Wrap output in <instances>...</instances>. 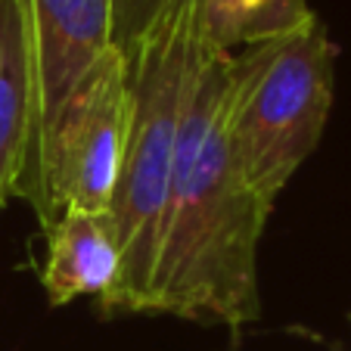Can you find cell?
<instances>
[{
  "label": "cell",
  "mask_w": 351,
  "mask_h": 351,
  "mask_svg": "<svg viewBox=\"0 0 351 351\" xmlns=\"http://www.w3.org/2000/svg\"><path fill=\"white\" fill-rule=\"evenodd\" d=\"M165 0H112V44L125 47L146 28Z\"/></svg>",
  "instance_id": "obj_9"
},
{
  "label": "cell",
  "mask_w": 351,
  "mask_h": 351,
  "mask_svg": "<svg viewBox=\"0 0 351 351\" xmlns=\"http://www.w3.org/2000/svg\"><path fill=\"white\" fill-rule=\"evenodd\" d=\"M227 56L199 38L146 311L233 330L258 320V239L274 208L243 180L224 128Z\"/></svg>",
  "instance_id": "obj_1"
},
{
  "label": "cell",
  "mask_w": 351,
  "mask_h": 351,
  "mask_svg": "<svg viewBox=\"0 0 351 351\" xmlns=\"http://www.w3.org/2000/svg\"><path fill=\"white\" fill-rule=\"evenodd\" d=\"M131 90L119 47H109L72 93L53 128L40 202L34 208L47 233L62 212L106 215L125 156Z\"/></svg>",
  "instance_id": "obj_4"
},
{
  "label": "cell",
  "mask_w": 351,
  "mask_h": 351,
  "mask_svg": "<svg viewBox=\"0 0 351 351\" xmlns=\"http://www.w3.org/2000/svg\"><path fill=\"white\" fill-rule=\"evenodd\" d=\"M47 265L40 283L50 305H66L78 295L103 298L119 280V249L106 215L62 212V218L47 233Z\"/></svg>",
  "instance_id": "obj_6"
},
{
  "label": "cell",
  "mask_w": 351,
  "mask_h": 351,
  "mask_svg": "<svg viewBox=\"0 0 351 351\" xmlns=\"http://www.w3.org/2000/svg\"><path fill=\"white\" fill-rule=\"evenodd\" d=\"M32 125L16 196L38 208L53 128L72 93L112 47V0H28Z\"/></svg>",
  "instance_id": "obj_5"
},
{
  "label": "cell",
  "mask_w": 351,
  "mask_h": 351,
  "mask_svg": "<svg viewBox=\"0 0 351 351\" xmlns=\"http://www.w3.org/2000/svg\"><path fill=\"white\" fill-rule=\"evenodd\" d=\"M336 44L317 16L227 56L224 128L239 174L265 206L317 149L332 109Z\"/></svg>",
  "instance_id": "obj_3"
},
{
  "label": "cell",
  "mask_w": 351,
  "mask_h": 351,
  "mask_svg": "<svg viewBox=\"0 0 351 351\" xmlns=\"http://www.w3.org/2000/svg\"><path fill=\"white\" fill-rule=\"evenodd\" d=\"M199 38V0H165L143 32L119 47L128 69L131 119L119 184L106 208L119 249V280L103 298L109 311H146Z\"/></svg>",
  "instance_id": "obj_2"
},
{
  "label": "cell",
  "mask_w": 351,
  "mask_h": 351,
  "mask_svg": "<svg viewBox=\"0 0 351 351\" xmlns=\"http://www.w3.org/2000/svg\"><path fill=\"white\" fill-rule=\"evenodd\" d=\"M32 125L28 0H0V212L16 196Z\"/></svg>",
  "instance_id": "obj_7"
},
{
  "label": "cell",
  "mask_w": 351,
  "mask_h": 351,
  "mask_svg": "<svg viewBox=\"0 0 351 351\" xmlns=\"http://www.w3.org/2000/svg\"><path fill=\"white\" fill-rule=\"evenodd\" d=\"M311 13L308 0H199L202 38L221 53L292 32Z\"/></svg>",
  "instance_id": "obj_8"
}]
</instances>
